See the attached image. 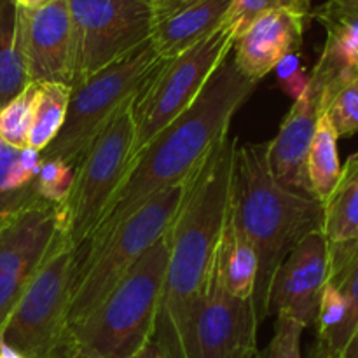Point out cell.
<instances>
[{
  "label": "cell",
  "instance_id": "cell-17",
  "mask_svg": "<svg viewBox=\"0 0 358 358\" xmlns=\"http://www.w3.org/2000/svg\"><path fill=\"white\" fill-rule=\"evenodd\" d=\"M320 115V93L313 86L297 98L278 133L268 142V164L273 177L287 189L311 194L308 180V152Z\"/></svg>",
  "mask_w": 358,
  "mask_h": 358
},
{
  "label": "cell",
  "instance_id": "cell-5",
  "mask_svg": "<svg viewBox=\"0 0 358 358\" xmlns=\"http://www.w3.org/2000/svg\"><path fill=\"white\" fill-rule=\"evenodd\" d=\"M184 189L185 180L163 189L107 236L86 245L73 280L69 327L93 313L140 255L166 233L184 198Z\"/></svg>",
  "mask_w": 358,
  "mask_h": 358
},
{
  "label": "cell",
  "instance_id": "cell-28",
  "mask_svg": "<svg viewBox=\"0 0 358 358\" xmlns=\"http://www.w3.org/2000/svg\"><path fill=\"white\" fill-rule=\"evenodd\" d=\"M311 2L313 0H233L224 24H227L238 37L252 21L275 10H290L308 17L311 13Z\"/></svg>",
  "mask_w": 358,
  "mask_h": 358
},
{
  "label": "cell",
  "instance_id": "cell-35",
  "mask_svg": "<svg viewBox=\"0 0 358 358\" xmlns=\"http://www.w3.org/2000/svg\"><path fill=\"white\" fill-rule=\"evenodd\" d=\"M341 358H358V327L357 331L353 332L352 339L348 341V345H346L345 352L341 353Z\"/></svg>",
  "mask_w": 358,
  "mask_h": 358
},
{
  "label": "cell",
  "instance_id": "cell-4",
  "mask_svg": "<svg viewBox=\"0 0 358 358\" xmlns=\"http://www.w3.org/2000/svg\"><path fill=\"white\" fill-rule=\"evenodd\" d=\"M168 248V233H164L140 255L93 313L70 325L69 338L77 348L93 358H131L154 338Z\"/></svg>",
  "mask_w": 358,
  "mask_h": 358
},
{
  "label": "cell",
  "instance_id": "cell-14",
  "mask_svg": "<svg viewBox=\"0 0 358 358\" xmlns=\"http://www.w3.org/2000/svg\"><path fill=\"white\" fill-rule=\"evenodd\" d=\"M17 37L28 83L70 79V14L66 0H52L41 9L17 7Z\"/></svg>",
  "mask_w": 358,
  "mask_h": 358
},
{
  "label": "cell",
  "instance_id": "cell-10",
  "mask_svg": "<svg viewBox=\"0 0 358 358\" xmlns=\"http://www.w3.org/2000/svg\"><path fill=\"white\" fill-rule=\"evenodd\" d=\"M70 79L76 87L150 37L149 0H66Z\"/></svg>",
  "mask_w": 358,
  "mask_h": 358
},
{
  "label": "cell",
  "instance_id": "cell-30",
  "mask_svg": "<svg viewBox=\"0 0 358 358\" xmlns=\"http://www.w3.org/2000/svg\"><path fill=\"white\" fill-rule=\"evenodd\" d=\"M303 332L304 327L299 322L278 315L275 324V334H273L264 355L259 358H303L301 355Z\"/></svg>",
  "mask_w": 358,
  "mask_h": 358
},
{
  "label": "cell",
  "instance_id": "cell-22",
  "mask_svg": "<svg viewBox=\"0 0 358 358\" xmlns=\"http://www.w3.org/2000/svg\"><path fill=\"white\" fill-rule=\"evenodd\" d=\"M327 282L339 290L348 306L345 324L331 345L332 352L341 355L358 327V236L343 243L329 245Z\"/></svg>",
  "mask_w": 358,
  "mask_h": 358
},
{
  "label": "cell",
  "instance_id": "cell-13",
  "mask_svg": "<svg viewBox=\"0 0 358 358\" xmlns=\"http://www.w3.org/2000/svg\"><path fill=\"white\" fill-rule=\"evenodd\" d=\"M329 280V241L322 231L308 234L280 264L268 299L269 315H283L304 329L317 322L320 297Z\"/></svg>",
  "mask_w": 358,
  "mask_h": 358
},
{
  "label": "cell",
  "instance_id": "cell-31",
  "mask_svg": "<svg viewBox=\"0 0 358 358\" xmlns=\"http://www.w3.org/2000/svg\"><path fill=\"white\" fill-rule=\"evenodd\" d=\"M276 79H278L280 90L289 94L294 101L308 90L310 86V73L301 63L299 55H290L278 63L276 66Z\"/></svg>",
  "mask_w": 358,
  "mask_h": 358
},
{
  "label": "cell",
  "instance_id": "cell-27",
  "mask_svg": "<svg viewBox=\"0 0 358 358\" xmlns=\"http://www.w3.org/2000/svg\"><path fill=\"white\" fill-rule=\"evenodd\" d=\"M35 87L37 84L30 83L17 96L0 108V140L7 145L16 149L28 147Z\"/></svg>",
  "mask_w": 358,
  "mask_h": 358
},
{
  "label": "cell",
  "instance_id": "cell-15",
  "mask_svg": "<svg viewBox=\"0 0 358 358\" xmlns=\"http://www.w3.org/2000/svg\"><path fill=\"white\" fill-rule=\"evenodd\" d=\"M308 17L275 10L252 21L236 37L233 62L247 79L259 83L287 56L299 52Z\"/></svg>",
  "mask_w": 358,
  "mask_h": 358
},
{
  "label": "cell",
  "instance_id": "cell-20",
  "mask_svg": "<svg viewBox=\"0 0 358 358\" xmlns=\"http://www.w3.org/2000/svg\"><path fill=\"white\" fill-rule=\"evenodd\" d=\"M257 273L259 259L255 248L236 229L231 217L226 213V222L217 245L213 275L231 296L254 299Z\"/></svg>",
  "mask_w": 358,
  "mask_h": 358
},
{
  "label": "cell",
  "instance_id": "cell-39",
  "mask_svg": "<svg viewBox=\"0 0 358 358\" xmlns=\"http://www.w3.org/2000/svg\"><path fill=\"white\" fill-rule=\"evenodd\" d=\"M329 2L338 7H343V9L358 10V0H329Z\"/></svg>",
  "mask_w": 358,
  "mask_h": 358
},
{
  "label": "cell",
  "instance_id": "cell-21",
  "mask_svg": "<svg viewBox=\"0 0 358 358\" xmlns=\"http://www.w3.org/2000/svg\"><path fill=\"white\" fill-rule=\"evenodd\" d=\"M322 233L329 245L343 243L358 236V152L341 166V175L324 205Z\"/></svg>",
  "mask_w": 358,
  "mask_h": 358
},
{
  "label": "cell",
  "instance_id": "cell-25",
  "mask_svg": "<svg viewBox=\"0 0 358 358\" xmlns=\"http://www.w3.org/2000/svg\"><path fill=\"white\" fill-rule=\"evenodd\" d=\"M34 110L28 133V147L45 150L62 131L66 117L72 87L59 83H35Z\"/></svg>",
  "mask_w": 358,
  "mask_h": 358
},
{
  "label": "cell",
  "instance_id": "cell-36",
  "mask_svg": "<svg viewBox=\"0 0 358 358\" xmlns=\"http://www.w3.org/2000/svg\"><path fill=\"white\" fill-rule=\"evenodd\" d=\"M14 2L21 9H41V7L51 3L52 0H14Z\"/></svg>",
  "mask_w": 358,
  "mask_h": 358
},
{
  "label": "cell",
  "instance_id": "cell-9",
  "mask_svg": "<svg viewBox=\"0 0 358 358\" xmlns=\"http://www.w3.org/2000/svg\"><path fill=\"white\" fill-rule=\"evenodd\" d=\"M80 254L62 234L0 329V339L24 358H58L62 352L69 338V308Z\"/></svg>",
  "mask_w": 358,
  "mask_h": 358
},
{
  "label": "cell",
  "instance_id": "cell-3",
  "mask_svg": "<svg viewBox=\"0 0 358 358\" xmlns=\"http://www.w3.org/2000/svg\"><path fill=\"white\" fill-rule=\"evenodd\" d=\"M227 215L257 254L254 306L259 322H264L276 269L303 238L322 231L324 205L313 196L290 191L273 177L268 143H247L236 149Z\"/></svg>",
  "mask_w": 358,
  "mask_h": 358
},
{
  "label": "cell",
  "instance_id": "cell-7",
  "mask_svg": "<svg viewBox=\"0 0 358 358\" xmlns=\"http://www.w3.org/2000/svg\"><path fill=\"white\" fill-rule=\"evenodd\" d=\"M161 62L163 58H159L152 42L147 41L72 87L62 131L41 156L66 161L77 168L98 133L135 96Z\"/></svg>",
  "mask_w": 358,
  "mask_h": 358
},
{
  "label": "cell",
  "instance_id": "cell-1",
  "mask_svg": "<svg viewBox=\"0 0 358 358\" xmlns=\"http://www.w3.org/2000/svg\"><path fill=\"white\" fill-rule=\"evenodd\" d=\"M238 140L231 131L185 178L184 198L168 227V264L154 341L173 358L182 332L212 278L226 222Z\"/></svg>",
  "mask_w": 358,
  "mask_h": 358
},
{
  "label": "cell",
  "instance_id": "cell-29",
  "mask_svg": "<svg viewBox=\"0 0 358 358\" xmlns=\"http://www.w3.org/2000/svg\"><path fill=\"white\" fill-rule=\"evenodd\" d=\"M73 178H76V166L55 157L48 159L42 157L35 177V192L44 201L62 205L72 191Z\"/></svg>",
  "mask_w": 358,
  "mask_h": 358
},
{
  "label": "cell",
  "instance_id": "cell-38",
  "mask_svg": "<svg viewBox=\"0 0 358 358\" xmlns=\"http://www.w3.org/2000/svg\"><path fill=\"white\" fill-rule=\"evenodd\" d=\"M259 350L257 348H247V350H241V352L233 353L231 357L227 358H259Z\"/></svg>",
  "mask_w": 358,
  "mask_h": 358
},
{
  "label": "cell",
  "instance_id": "cell-12",
  "mask_svg": "<svg viewBox=\"0 0 358 358\" xmlns=\"http://www.w3.org/2000/svg\"><path fill=\"white\" fill-rule=\"evenodd\" d=\"M62 234L59 205L44 199L0 229V329Z\"/></svg>",
  "mask_w": 358,
  "mask_h": 358
},
{
  "label": "cell",
  "instance_id": "cell-32",
  "mask_svg": "<svg viewBox=\"0 0 358 358\" xmlns=\"http://www.w3.org/2000/svg\"><path fill=\"white\" fill-rule=\"evenodd\" d=\"M131 358H166V355H164L163 350L159 348V345H157L154 339H150V341L147 343L140 352H136Z\"/></svg>",
  "mask_w": 358,
  "mask_h": 358
},
{
  "label": "cell",
  "instance_id": "cell-2",
  "mask_svg": "<svg viewBox=\"0 0 358 358\" xmlns=\"http://www.w3.org/2000/svg\"><path fill=\"white\" fill-rule=\"evenodd\" d=\"M255 86L257 83L236 69L233 56H227L194 103L135 154L117 194L86 245L107 236L154 194L184 182L212 147L231 131L234 114Z\"/></svg>",
  "mask_w": 358,
  "mask_h": 358
},
{
  "label": "cell",
  "instance_id": "cell-16",
  "mask_svg": "<svg viewBox=\"0 0 358 358\" xmlns=\"http://www.w3.org/2000/svg\"><path fill=\"white\" fill-rule=\"evenodd\" d=\"M231 3L233 0H149V41L159 58H175L215 31Z\"/></svg>",
  "mask_w": 358,
  "mask_h": 358
},
{
  "label": "cell",
  "instance_id": "cell-26",
  "mask_svg": "<svg viewBox=\"0 0 358 358\" xmlns=\"http://www.w3.org/2000/svg\"><path fill=\"white\" fill-rule=\"evenodd\" d=\"M320 112L331 119L338 136L358 133V70L338 73L322 90Z\"/></svg>",
  "mask_w": 358,
  "mask_h": 358
},
{
  "label": "cell",
  "instance_id": "cell-24",
  "mask_svg": "<svg viewBox=\"0 0 358 358\" xmlns=\"http://www.w3.org/2000/svg\"><path fill=\"white\" fill-rule=\"evenodd\" d=\"M28 84L17 37V6L14 0H0V108Z\"/></svg>",
  "mask_w": 358,
  "mask_h": 358
},
{
  "label": "cell",
  "instance_id": "cell-33",
  "mask_svg": "<svg viewBox=\"0 0 358 358\" xmlns=\"http://www.w3.org/2000/svg\"><path fill=\"white\" fill-rule=\"evenodd\" d=\"M58 358H93V357L87 355V353L83 352L80 348H77V346L72 343V339L66 338L65 345H63V348H62V352H59Z\"/></svg>",
  "mask_w": 358,
  "mask_h": 358
},
{
  "label": "cell",
  "instance_id": "cell-19",
  "mask_svg": "<svg viewBox=\"0 0 358 358\" xmlns=\"http://www.w3.org/2000/svg\"><path fill=\"white\" fill-rule=\"evenodd\" d=\"M41 161L38 150L31 147L16 149L0 140V229L41 201L35 192Z\"/></svg>",
  "mask_w": 358,
  "mask_h": 358
},
{
  "label": "cell",
  "instance_id": "cell-18",
  "mask_svg": "<svg viewBox=\"0 0 358 358\" xmlns=\"http://www.w3.org/2000/svg\"><path fill=\"white\" fill-rule=\"evenodd\" d=\"M327 31L322 55L310 73L311 86L324 90L338 73L358 70V10L327 2L313 14Z\"/></svg>",
  "mask_w": 358,
  "mask_h": 358
},
{
  "label": "cell",
  "instance_id": "cell-6",
  "mask_svg": "<svg viewBox=\"0 0 358 358\" xmlns=\"http://www.w3.org/2000/svg\"><path fill=\"white\" fill-rule=\"evenodd\" d=\"M234 41V31L222 23L187 51L156 66L131 98L133 157L194 103L213 72L233 52Z\"/></svg>",
  "mask_w": 358,
  "mask_h": 358
},
{
  "label": "cell",
  "instance_id": "cell-11",
  "mask_svg": "<svg viewBox=\"0 0 358 358\" xmlns=\"http://www.w3.org/2000/svg\"><path fill=\"white\" fill-rule=\"evenodd\" d=\"M254 299L234 297L213 275L182 332L173 358H227L247 348H257Z\"/></svg>",
  "mask_w": 358,
  "mask_h": 358
},
{
  "label": "cell",
  "instance_id": "cell-34",
  "mask_svg": "<svg viewBox=\"0 0 358 358\" xmlns=\"http://www.w3.org/2000/svg\"><path fill=\"white\" fill-rule=\"evenodd\" d=\"M308 358H341V355L336 352H332L331 348H327V346L324 345V343H320L317 339L313 345V348H311L310 352V357Z\"/></svg>",
  "mask_w": 358,
  "mask_h": 358
},
{
  "label": "cell",
  "instance_id": "cell-37",
  "mask_svg": "<svg viewBox=\"0 0 358 358\" xmlns=\"http://www.w3.org/2000/svg\"><path fill=\"white\" fill-rule=\"evenodd\" d=\"M0 358H24V357L0 339Z\"/></svg>",
  "mask_w": 358,
  "mask_h": 358
},
{
  "label": "cell",
  "instance_id": "cell-8",
  "mask_svg": "<svg viewBox=\"0 0 358 358\" xmlns=\"http://www.w3.org/2000/svg\"><path fill=\"white\" fill-rule=\"evenodd\" d=\"M135 128L131 100L117 110L91 142L76 168L72 191L59 205L62 233L73 248H84L103 220L133 159Z\"/></svg>",
  "mask_w": 358,
  "mask_h": 358
},
{
  "label": "cell",
  "instance_id": "cell-23",
  "mask_svg": "<svg viewBox=\"0 0 358 358\" xmlns=\"http://www.w3.org/2000/svg\"><path fill=\"white\" fill-rule=\"evenodd\" d=\"M338 133L325 112H320L308 152V180L315 199L325 205L334 191L341 175V163L338 152Z\"/></svg>",
  "mask_w": 358,
  "mask_h": 358
}]
</instances>
